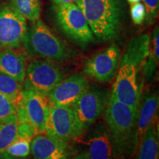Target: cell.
<instances>
[{"instance_id": "6da1fadb", "label": "cell", "mask_w": 159, "mask_h": 159, "mask_svg": "<svg viewBox=\"0 0 159 159\" xmlns=\"http://www.w3.org/2000/svg\"><path fill=\"white\" fill-rule=\"evenodd\" d=\"M94 37L101 41L117 39L125 15V0H76Z\"/></svg>"}, {"instance_id": "7a4b0ae2", "label": "cell", "mask_w": 159, "mask_h": 159, "mask_svg": "<svg viewBox=\"0 0 159 159\" xmlns=\"http://www.w3.org/2000/svg\"><path fill=\"white\" fill-rule=\"evenodd\" d=\"M138 109L133 108L112 97L105 107L104 119L108 127L119 157L131 155L136 150Z\"/></svg>"}, {"instance_id": "3957f363", "label": "cell", "mask_w": 159, "mask_h": 159, "mask_svg": "<svg viewBox=\"0 0 159 159\" xmlns=\"http://www.w3.org/2000/svg\"><path fill=\"white\" fill-rule=\"evenodd\" d=\"M27 28L23 44L27 54L33 57L63 62L71 59L74 52L41 20Z\"/></svg>"}, {"instance_id": "277c9868", "label": "cell", "mask_w": 159, "mask_h": 159, "mask_svg": "<svg viewBox=\"0 0 159 159\" xmlns=\"http://www.w3.org/2000/svg\"><path fill=\"white\" fill-rule=\"evenodd\" d=\"M53 14L57 25L67 37L81 46L95 41L82 11L73 2L55 4Z\"/></svg>"}, {"instance_id": "5b68a950", "label": "cell", "mask_w": 159, "mask_h": 159, "mask_svg": "<svg viewBox=\"0 0 159 159\" xmlns=\"http://www.w3.org/2000/svg\"><path fill=\"white\" fill-rule=\"evenodd\" d=\"M138 73L136 65L123 55L110 96L131 108L138 109L142 91L139 84Z\"/></svg>"}, {"instance_id": "8992f818", "label": "cell", "mask_w": 159, "mask_h": 159, "mask_svg": "<svg viewBox=\"0 0 159 159\" xmlns=\"http://www.w3.org/2000/svg\"><path fill=\"white\" fill-rule=\"evenodd\" d=\"M63 79V71L53 61L37 59L32 61L26 69L24 89L46 97Z\"/></svg>"}, {"instance_id": "52a82bcc", "label": "cell", "mask_w": 159, "mask_h": 159, "mask_svg": "<svg viewBox=\"0 0 159 159\" xmlns=\"http://www.w3.org/2000/svg\"><path fill=\"white\" fill-rule=\"evenodd\" d=\"M109 93L98 87H91L72 105L82 134L94 124L106 107Z\"/></svg>"}, {"instance_id": "ba28073f", "label": "cell", "mask_w": 159, "mask_h": 159, "mask_svg": "<svg viewBox=\"0 0 159 159\" xmlns=\"http://www.w3.org/2000/svg\"><path fill=\"white\" fill-rule=\"evenodd\" d=\"M53 138L68 143L82 135L71 106L49 105L45 133Z\"/></svg>"}, {"instance_id": "9c48e42d", "label": "cell", "mask_w": 159, "mask_h": 159, "mask_svg": "<svg viewBox=\"0 0 159 159\" xmlns=\"http://www.w3.org/2000/svg\"><path fill=\"white\" fill-rule=\"evenodd\" d=\"M27 30L26 19L13 6H0V48L15 49L23 44Z\"/></svg>"}, {"instance_id": "30bf717a", "label": "cell", "mask_w": 159, "mask_h": 159, "mask_svg": "<svg viewBox=\"0 0 159 159\" xmlns=\"http://www.w3.org/2000/svg\"><path fill=\"white\" fill-rule=\"evenodd\" d=\"M22 102L16 108L19 122H29L37 134H44L49 114V104L43 95L23 89Z\"/></svg>"}, {"instance_id": "8fae6325", "label": "cell", "mask_w": 159, "mask_h": 159, "mask_svg": "<svg viewBox=\"0 0 159 159\" xmlns=\"http://www.w3.org/2000/svg\"><path fill=\"white\" fill-rule=\"evenodd\" d=\"M120 61V49L112 43L87 60L83 71L99 82H110L116 74Z\"/></svg>"}, {"instance_id": "7c38bea8", "label": "cell", "mask_w": 159, "mask_h": 159, "mask_svg": "<svg viewBox=\"0 0 159 159\" xmlns=\"http://www.w3.org/2000/svg\"><path fill=\"white\" fill-rule=\"evenodd\" d=\"M84 153L89 159H117L118 151L106 124L95 125L83 141Z\"/></svg>"}, {"instance_id": "4fadbf2b", "label": "cell", "mask_w": 159, "mask_h": 159, "mask_svg": "<svg viewBox=\"0 0 159 159\" xmlns=\"http://www.w3.org/2000/svg\"><path fill=\"white\" fill-rule=\"evenodd\" d=\"M89 88V81L84 75H73L63 79L46 96L49 105L72 106Z\"/></svg>"}, {"instance_id": "5bb4252c", "label": "cell", "mask_w": 159, "mask_h": 159, "mask_svg": "<svg viewBox=\"0 0 159 159\" xmlns=\"http://www.w3.org/2000/svg\"><path fill=\"white\" fill-rule=\"evenodd\" d=\"M30 152L34 159H71V157L67 143L46 134H37L32 139Z\"/></svg>"}, {"instance_id": "9a60e30c", "label": "cell", "mask_w": 159, "mask_h": 159, "mask_svg": "<svg viewBox=\"0 0 159 159\" xmlns=\"http://www.w3.org/2000/svg\"><path fill=\"white\" fill-rule=\"evenodd\" d=\"M159 97L157 91L148 93L140 101L138 108L136 139L139 143L147 130L153 124L158 109Z\"/></svg>"}, {"instance_id": "2e32d148", "label": "cell", "mask_w": 159, "mask_h": 159, "mask_svg": "<svg viewBox=\"0 0 159 159\" xmlns=\"http://www.w3.org/2000/svg\"><path fill=\"white\" fill-rule=\"evenodd\" d=\"M27 69V59L23 52L14 49H5L0 52V72L24 83Z\"/></svg>"}, {"instance_id": "e0dca14e", "label": "cell", "mask_w": 159, "mask_h": 159, "mask_svg": "<svg viewBox=\"0 0 159 159\" xmlns=\"http://www.w3.org/2000/svg\"><path fill=\"white\" fill-rule=\"evenodd\" d=\"M150 37L148 34H142L132 39L129 42L124 56L136 65L138 71L143 65L148 56L150 49Z\"/></svg>"}, {"instance_id": "ac0fdd59", "label": "cell", "mask_w": 159, "mask_h": 159, "mask_svg": "<svg viewBox=\"0 0 159 159\" xmlns=\"http://www.w3.org/2000/svg\"><path fill=\"white\" fill-rule=\"evenodd\" d=\"M136 159H159V139L158 128L152 124L139 141Z\"/></svg>"}, {"instance_id": "d6986e66", "label": "cell", "mask_w": 159, "mask_h": 159, "mask_svg": "<svg viewBox=\"0 0 159 159\" xmlns=\"http://www.w3.org/2000/svg\"><path fill=\"white\" fill-rule=\"evenodd\" d=\"M0 94L8 99L17 108L22 102L24 97L21 83L13 77L0 72Z\"/></svg>"}, {"instance_id": "ffe728a7", "label": "cell", "mask_w": 159, "mask_h": 159, "mask_svg": "<svg viewBox=\"0 0 159 159\" xmlns=\"http://www.w3.org/2000/svg\"><path fill=\"white\" fill-rule=\"evenodd\" d=\"M18 119L16 114H12L0 120V152L18 139Z\"/></svg>"}, {"instance_id": "44dd1931", "label": "cell", "mask_w": 159, "mask_h": 159, "mask_svg": "<svg viewBox=\"0 0 159 159\" xmlns=\"http://www.w3.org/2000/svg\"><path fill=\"white\" fill-rule=\"evenodd\" d=\"M158 47H159V31L158 27L155 28L152 35V39L150 41V49L148 56L143 65L144 75L146 80H152L158 64Z\"/></svg>"}, {"instance_id": "7402d4cb", "label": "cell", "mask_w": 159, "mask_h": 159, "mask_svg": "<svg viewBox=\"0 0 159 159\" xmlns=\"http://www.w3.org/2000/svg\"><path fill=\"white\" fill-rule=\"evenodd\" d=\"M11 5L26 20L35 21L41 16V0H11Z\"/></svg>"}, {"instance_id": "603a6c76", "label": "cell", "mask_w": 159, "mask_h": 159, "mask_svg": "<svg viewBox=\"0 0 159 159\" xmlns=\"http://www.w3.org/2000/svg\"><path fill=\"white\" fill-rule=\"evenodd\" d=\"M30 142L27 139H18L2 152L17 158H26L30 152Z\"/></svg>"}, {"instance_id": "cb8c5ba5", "label": "cell", "mask_w": 159, "mask_h": 159, "mask_svg": "<svg viewBox=\"0 0 159 159\" xmlns=\"http://www.w3.org/2000/svg\"><path fill=\"white\" fill-rule=\"evenodd\" d=\"M130 16L135 25H141L146 19V8L141 2L131 4Z\"/></svg>"}, {"instance_id": "d4e9b609", "label": "cell", "mask_w": 159, "mask_h": 159, "mask_svg": "<svg viewBox=\"0 0 159 159\" xmlns=\"http://www.w3.org/2000/svg\"><path fill=\"white\" fill-rule=\"evenodd\" d=\"M16 112V108L8 99L0 94V120H2L14 114Z\"/></svg>"}, {"instance_id": "484cf974", "label": "cell", "mask_w": 159, "mask_h": 159, "mask_svg": "<svg viewBox=\"0 0 159 159\" xmlns=\"http://www.w3.org/2000/svg\"><path fill=\"white\" fill-rule=\"evenodd\" d=\"M18 139L32 140V139L37 135L33 127L27 122H19L18 121Z\"/></svg>"}, {"instance_id": "4316f807", "label": "cell", "mask_w": 159, "mask_h": 159, "mask_svg": "<svg viewBox=\"0 0 159 159\" xmlns=\"http://www.w3.org/2000/svg\"><path fill=\"white\" fill-rule=\"evenodd\" d=\"M146 8V19L151 23L156 19L158 14L159 0H144Z\"/></svg>"}, {"instance_id": "83f0119b", "label": "cell", "mask_w": 159, "mask_h": 159, "mask_svg": "<svg viewBox=\"0 0 159 159\" xmlns=\"http://www.w3.org/2000/svg\"><path fill=\"white\" fill-rule=\"evenodd\" d=\"M0 159H26L25 158H17L10 156V155L5 153V152H0Z\"/></svg>"}, {"instance_id": "f1b7e54d", "label": "cell", "mask_w": 159, "mask_h": 159, "mask_svg": "<svg viewBox=\"0 0 159 159\" xmlns=\"http://www.w3.org/2000/svg\"><path fill=\"white\" fill-rule=\"evenodd\" d=\"M52 2L55 4H61V3H66V2H72L73 1L76 0H51Z\"/></svg>"}, {"instance_id": "f546056e", "label": "cell", "mask_w": 159, "mask_h": 159, "mask_svg": "<svg viewBox=\"0 0 159 159\" xmlns=\"http://www.w3.org/2000/svg\"><path fill=\"white\" fill-rule=\"evenodd\" d=\"M73 159H89V158L86 156H85L84 153H83L82 152V153L78 154V155H77L76 156H75Z\"/></svg>"}, {"instance_id": "4dcf8cb0", "label": "cell", "mask_w": 159, "mask_h": 159, "mask_svg": "<svg viewBox=\"0 0 159 159\" xmlns=\"http://www.w3.org/2000/svg\"><path fill=\"white\" fill-rule=\"evenodd\" d=\"M129 3L130 4H134V3H137V2H140L142 0H127Z\"/></svg>"}]
</instances>
